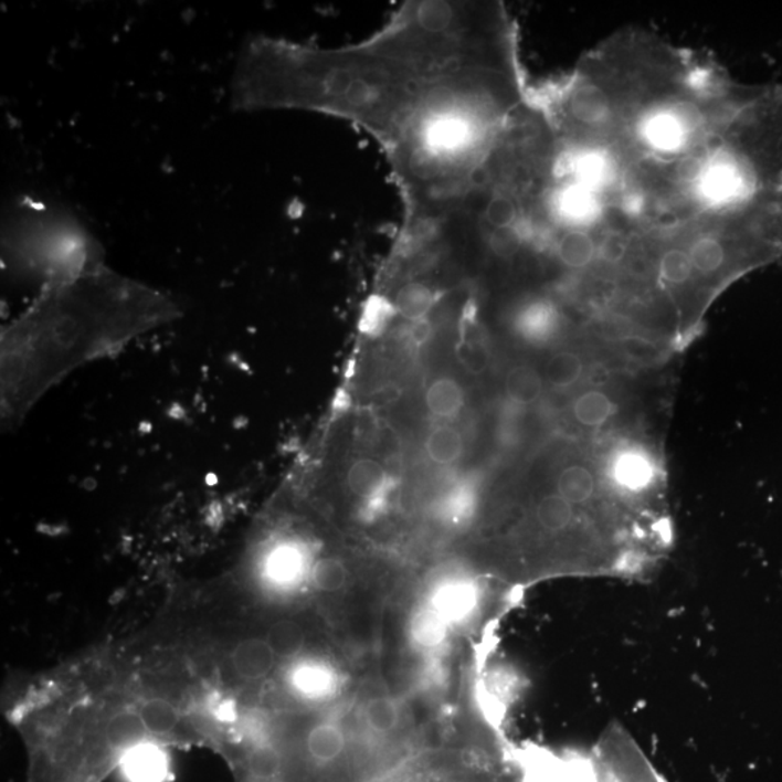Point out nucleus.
Here are the masks:
<instances>
[{"instance_id":"nucleus-5","label":"nucleus","mask_w":782,"mask_h":782,"mask_svg":"<svg viewBox=\"0 0 782 782\" xmlns=\"http://www.w3.org/2000/svg\"><path fill=\"white\" fill-rule=\"evenodd\" d=\"M426 603L453 627L476 613L479 590L476 583L464 577H445L434 585Z\"/></svg>"},{"instance_id":"nucleus-27","label":"nucleus","mask_w":782,"mask_h":782,"mask_svg":"<svg viewBox=\"0 0 782 782\" xmlns=\"http://www.w3.org/2000/svg\"><path fill=\"white\" fill-rule=\"evenodd\" d=\"M311 583L324 593H335L344 589L348 581L346 564L338 558H320L310 571Z\"/></svg>"},{"instance_id":"nucleus-15","label":"nucleus","mask_w":782,"mask_h":782,"mask_svg":"<svg viewBox=\"0 0 782 782\" xmlns=\"http://www.w3.org/2000/svg\"><path fill=\"white\" fill-rule=\"evenodd\" d=\"M507 399L518 406H530L542 395L543 380L530 366H516L506 377Z\"/></svg>"},{"instance_id":"nucleus-24","label":"nucleus","mask_w":782,"mask_h":782,"mask_svg":"<svg viewBox=\"0 0 782 782\" xmlns=\"http://www.w3.org/2000/svg\"><path fill=\"white\" fill-rule=\"evenodd\" d=\"M572 412L581 425L600 427L612 416L613 403L602 391H586L575 399Z\"/></svg>"},{"instance_id":"nucleus-16","label":"nucleus","mask_w":782,"mask_h":782,"mask_svg":"<svg viewBox=\"0 0 782 782\" xmlns=\"http://www.w3.org/2000/svg\"><path fill=\"white\" fill-rule=\"evenodd\" d=\"M557 493L574 506H585L595 495V478L583 465H571L558 476Z\"/></svg>"},{"instance_id":"nucleus-18","label":"nucleus","mask_w":782,"mask_h":782,"mask_svg":"<svg viewBox=\"0 0 782 782\" xmlns=\"http://www.w3.org/2000/svg\"><path fill=\"white\" fill-rule=\"evenodd\" d=\"M425 448L432 463L441 467H450L463 456V435L453 426L436 427L427 436Z\"/></svg>"},{"instance_id":"nucleus-9","label":"nucleus","mask_w":782,"mask_h":782,"mask_svg":"<svg viewBox=\"0 0 782 782\" xmlns=\"http://www.w3.org/2000/svg\"><path fill=\"white\" fill-rule=\"evenodd\" d=\"M306 749L311 760L323 765H334L346 757L347 735L335 721H324L316 725L307 735Z\"/></svg>"},{"instance_id":"nucleus-22","label":"nucleus","mask_w":782,"mask_h":782,"mask_svg":"<svg viewBox=\"0 0 782 782\" xmlns=\"http://www.w3.org/2000/svg\"><path fill=\"white\" fill-rule=\"evenodd\" d=\"M583 372V360L571 351L556 353L545 367V377H547L548 383L558 390L570 389L579 383Z\"/></svg>"},{"instance_id":"nucleus-29","label":"nucleus","mask_w":782,"mask_h":782,"mask_svg":"<svg viewBox=\"0 0 782 782\" xmlns=\"http://www.w3.org/2000/svg\"><path fill=\"white\" fill-rule=\"evenodd\" d=\"M281 757L272 748H260L250 758V770L261 780L274 779L281 771Z\"/></svg>"},{"instance_id":"nucleus-1","label":"nucleus","mask_w":782,"mask_h":782,"mask_svg":"<svg viewBox=\"0 0 782 782\" xmlns=\"http://www.w3.org/2000/svg\"><path fill=\"white\" fill-rule=\"evenodd\" d=\"M529 88L505 4L414 0L370 39L338 49L253 36L236 60L231 105L364 129L414 216L467 189Z\"/></svg>"},{"instance_id":"nucleus-26","label":"nucleus","mask_w":782,"mask_h":782,"mask_svg":"<svg viewBox=\"0 0 782 782\" xmlns=\"http://www.w3.org/2000/svg\"><path fill=\"white\" fill-rule=\"evenodd\" d=\"M366 723L381 737L393 733L400 723V710L393 698L379 696L367 701L364 707Z\"/></svg>"},{"instance_id":"nucleus-12","label":"nucleus","mask_w":782,"mask_h":782,"mask_svg":"<svg viewBox=\"0 0 782 782\" xmlns=\"http://www.w3.org/2000/svg\"><path fill=\"white\" fill-rule=\"evenodd\" d=\"M450 630L448 623L427 603L413 613L411 636L418 648L425 651L441 648L448 640Z\"/></svg>"},{"instance_id":"nucleus-30","label":"nucleus","mask_w":782,"mask_h":782,"mask_svg":"<svg viewBox=\"0 0 782 782\" xmlns=\"http://www.w3.org/2000/svg\"><path fill=\"white\" fill-rule=\"evenodd\" d=\"M351 408V394H349L346 389H339L337 393H335L332 406H330V412H332V416H342V414H346Z\"/></svg>"},{"instance_id":"nucleus-19","label":"nucleus","mask_w":782,"mask_h":782,"mask_svg":"<svg viewBox=\"0 0 782 782\" xmlns=\"http://www.w3.org/2000/svg\"><path fill=\"white\" fill-rule=\"evenodd\" d=\"M146 735L147 729L142 723L141 716L134 714V711H120L112 717L106 726V739H108L110 747L125 749V751L144 742Z\"/></svg>"},{"instance_id":"nucleus-25","label":"nucleus","mask_w":782,"mask_h":782,"mask_svg":"<svg viewBox=\"0 0 782 782\" xmlns=\"http://www.w3.org/2000/svg\"><path fill=\"white\" fill-rule=\"evenodd\" d=\"M148 733L167 735L173 732L179 723V711L165 698H151L138 711Z\"/></svg>"},{"instance_id":"nucleus-14","label":"nucleus","mask_w":782,"mask_h":782,"mask_svg":"<svg viewBox=\"0 0 782 782\" xmlns=\"http://www.w3.org/2000/svg\"><path fill=\"white\" fill-rule=\"evenodd\" d=\"M425 402L427 411L434 416L451 419L464 406V390L451 377H441L427 388Z\"/></svg>"},{"instance_id":"nucleus-13","label":"nucleus","mask_w":782,"mask_h":782,"mask_svg":"<svg viewBox=\"0 0 782 782\" xmlns=\"http://www.w3.org/2000/svg\"><path fill=\"white\" fill-rule=\"evenodd\" d=\"M398 314L390 297L383 292H376L366 300L362 306L358 330L362 337L376 339L388 332L393 325Z\"/></svg>"},{"instance_id":"nucleus-3","label":"nucleus","mask_w":782,"mask_h":782,"mask_svg":"<svg viewBox=\"0 0 782 782\" xmlns=\"http://www.w3.org/2000/svg\"><path fill=\"white\" fill-rule=\"evenodd\" d=\"M2 249L3 264L39 282L40 292L105 265L99 242L77 218L31 199L17 204Z\"/></svg>"},{"instance_id":"nucleus-28","label":"nucleus","mask_w":782,"mask_h":782,"mask_svg":"<svg viewBox=\"0 0 782 782\" xmlns=\"http://www.w3.org/2000/svg\"><path fill=\"white\" fill-rule=\"evenodd\" d=\"M268 574L278 583H292L302 572V557L299 549L283 545L273 551L268 558Z\"/></svg>"},{"instance_id":"nucleus-10","label":"nucleus","mask_w":782,"mask_h":782,"mask_svg":"<svg viewBox=\"0 0 782 782\" xmlns=\"http://www.w3.org/2000/svg\"><path fill=\"white\" fill-rule=\"evenodd\" d=\"M575 507L558 493L543 496L535 506L533 518L542 532L557 537V535H564L574 528Z\"/></svg>"},{"instance_id":"nucleus-21","label":"nucleus","mask_w":782,"mask_h":782,"mask_svg":"<svg viewBox=\"0 0 782 782\" xmlns=\"http://www.w3.org/2000/svg\"><path fill=\"white\" fill-rule=\"evenodd\" d=\"M293 686L302 695L319 698L334 691L335 675L328 667L320 664H304L296 668L292 677Z\"/></svg>"},{"instance_id":"nucleus-7","label":"nucleus","mask_w":782,"mask_h":782,"mask_svg":"<svg viewBox=\"0 0 782 782\" xmlns=\"http://www.w3.org/2000/svg\"><path fill=\"white\" fill-rule=\"evenodd\" d=\"M277 656L265 637H251L240 642L231 652V664L234 672L245 681H258L267 677Z\"/></svg>"},{"instance_id":"nucleus-20","label":"nucleus","mask_w":782,"mask_h":782,"mask_svg":"<svg viewBox=\"0 0 782 782\" xmlns=\"http://www.w3.org/2000/svg\"><path fill=\"white\" fill-rule=\"evenodd\" d=\"M614 479L627 492H641L649 486L654 469L645 456L625 454L614 464Z\"/></svg>"},{"instance_id":"nucleus-11","label":"nucleus","mask_w":782,"mask_h":782,"mask_svg":"<svg viewBox=\"0 0 782 782\" xmlns=\"http://www.w3.org/2000/svg\"><path fill=\"white\" fill-rule=\"evenodd\" d=\"M391 478L379 461L362 458L348 469L347 483L353 495L367 501L379 495L391 483Z\"/></svg>"},{"instance_id":"nucleus-8","label":"nucleus","mask_w":782,"mask_h":782,"mask_svg":"<svg viewBox=\"0 0 782 782\" xmlns=\"http://www.w3.org/2000/svg\"><path fill=\"white\" fill-rule=\"evenodd\" d=\"M123 770L130 782H162L169 770V761L156 744L141 742L125 751Z\"/></svg>"},{"instance_id":"nucleus-2","label":"nucleus","mask_w":782,"mask_h":782,"mask_svg":"<svg viewBox=\"0 0 782 782\" xmlns=\"http://www.w3.org/2000/svg\"><path fill=\"white\" fill-rule=\"evenodd\" d=\"M179 316V305L166 293L106 265L39 292L2 329V425H20L73 371Z\"/></svg>"},{"instance_id":"nucleus-23","label":"nucleus","mask_w":782,"mask_h":782,"mask_svg":"<svg viewBox=\"0 0 782 782\" xmlns=\"http://www.w3.org/2000/svg\"><path fill=\"white\" fill-rule=\"evenodd\" d=\"M265 641L272 646L277 658L292 659L304 649L306 636L296 622L278 621L270 627Z\"/></svg>"},{"instance_id":"nucleus-4","label":"nucleus","mask_w":782,"mask_h":782,"mask_svg":"<svg viewBox=\"0 0 782 782\" xmlns=\"http://www.w3.org/2000/svg\"><path fill=\"white\" fill-rule=\"evenodd\" d=\"M589 757L593 782H665L641 744L619 721L603 729Z\"/></svg>"},{"instance_id":"nucleus-6","label":"nucleus","mask_w":782,"mask_h":782,"mask_svg":"<svg viewBox=\"0 0 782 782\" xmlns=\"http://www.w3.org/2000/svg\"><path fill=\"white\" fill-rule=\"evenodd\" d=\"M389 296V295H388ZM445 292L431 283L412 278L400 284L393 296H389L398 318L406 323H416L432 315L436 306L444 299Z\"/></svg>"},{"instance_id":"nucleus-17","label":"nucleus","mask_w":782,"mask_h":782,"mask_svg":"<svg viewBox=\"0 0 782 782\" xmlns=\"http://www.w3.org/2000/svg\"><path fill=\"white\" fill-rule=\"evenodd\" d=\"M477 486L472 478L459 479L441 501L440 514L451 524L467 520L476 509Z\"/></svg>"}]
</instances>
